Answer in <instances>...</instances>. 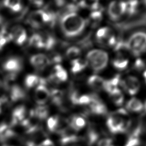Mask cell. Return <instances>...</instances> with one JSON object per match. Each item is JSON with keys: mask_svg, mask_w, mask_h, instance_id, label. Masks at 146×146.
Here are the masks:
<instances>
[{"mask_svg": "<svg viewBox=\"0 0 146 146\" xmlns=\"http://www.w3.org/2000/svg\"><path fill=\"white\" fill-rule=\"evenodd\" d=\"M87 21L76 13L63 14L60 20V26L65 36L73 38L80 35L84 30Z\"/></svg>", "mask_w": 146, "mask_h": 146, "instance_id": "cell-1", "label": "cell"}, {"mask_svg": "<svg viewBox=\"0 0 146 146\" xmlns=\"http://www.w3.org/2000/svg\"><path fill=\"white\" fill-rule=\"evenodd\" d=\"M127 50L135 56L146 52V31H137L133 33L125 42Z\"/></svg>", "mask_w": 146, "mask_h": 146, "instance_id": "cell-2", "label": "cell"}, {"mask_svg": "<svg viewBox=\"0 0 146 146\" xmlns=\"http://www.w3.org/2000/svg\"><path fill=\"white\" fill-rule=\"evenodd\" d=\"M87 64L95 72L103 70L108 62L107 52L100 49H93L88 51L86 55Z\"/></svg>", "mask_w": 146, "mask_h": 146, "instance_id": "cell-3", "label": "cell"}, {"mask_svg": "<svg viewBox=\"0 0 146 146\" xmlns=\"http://www.w3.org/2000/svg\"><path fill=\"white\" fill-rule=\"evenodd\" d=\"M55 19V14L51 10L39 9L31 12L28 17V23L34 28L44 25H52Z\"/></svg>", "mask_w": 146, "mask_h": 146, "instance_id": "cell-4", "label": "cell"}, {"mask_svg": "<svg viewBox=\"0 0 146 146\" xmlns=\"http://www.w3.org/2000/svg\"><path fill=\"white\" fill-rule=\"evenodd\" d=\"M96 39L98 43L108 47H113L117 42L113 31L108 27H103L98 29L96 33Z\"/></svg>", "mask_w": 146, "mask_h": 146, "instance_id": "cell-5", "label": "cell"}, {"mask_svg": "<svg viewBox=\"0 0 146 146\" xmlns=\"http://www.w3.org/2000/svg\"><path fill=\"white\" fill-rule=\"evenodd\" d=\"M23 63L22 59L18 57H11L6 60L3 64V70L8 74L9 77L13 79L22 69Z\"/></svg>", "mask_w": 146, "mask_h": 146, "instance_id": "cell-6", "label": "cell"}, {"mask_svg": "<svg viewBox=\"0 0 146 146\" xmlns=\"http://www.w3.org/2000/svg\"><path fill=\"white\" fill-rule=\"evenodd\" d=\"M108 15L112 21H117L125 14V2L123 1H111L107 9Z\"/></svg>", "mask_w": 146, "mask_h": 146, "instance_id": "cell-7", "label": "cell"}, {"mask_svg": "<svg viewBox=\"0 0 146 146\" xmlns=\"http://www.w3.org/2000/svg\"><path fill=\"white\" fill-rule=\"evenodd\" d=\"M120 84L123 89L131 95L137 94L140 88L139 80L133 75H128L123 80H120Z\"/></svg>", "mask_w": 146, "mask_h": 146, "instance_id": "cell-8", "label": "cell"}, {"mask_svg": "<svg viewBox=\"0 0 146 146\" xmlns=\"http://www.w3.org/2000/svg\"><path fill=\"white\" fill-rule=\"evenodd\" d=\"M50 98V92L44 84L36 87L34 92V98L39 106H43L47 103Z\"/></svg>", "mask_w": 146, "mask_h": 146, "instance_id": "cell-9", "label": "cell"}, {"mask_svg": "<svg viewBox=\"0 0 146 146\" xmlns=\"http://www.w3.org/2000/svg\"><path fill=\"white\" fill-rule=\"evenodd\" d=\"M9 32L11 40L14 41L17 44L21 46L26 41L27 33L22 26L19 25L14 26Z\"/></svg>", "mask_w": 146, "mask_h": 146, "instance_id": "cell-10", "label": "cell"}, {"mask_svg": "<svg viewBox=\"0 0 146 146\" xmlns=\"http://www.w3.org/2000/svg\"><path fill=\"white\" fill-rule=\"evenodd\" d=\"M30 62L34 68L40 71L48 66L50 63V59L44 54H37L30 58Z\"/></svg>", "mask_w": 146, "mask_h": 146, "instance_id": "cell-11", "label": "cell"}, {"mask_svg": "<svg viewBox=\"0 0 146 146\" xmlns=\"http://www.w3.org/2000/svg\"><path fill=\"white\" fill-rule=\"evenodd\" d=\"M68 74L66 70L59 64H56L54 67L50 76V80L54 83H61L67 80Z\"/></svg>", "mask_w": 146, "mask_h": 146, "instance_id": "cell-12", "label": "cell"}, {"mask_svg": "<svg viewBox=\"0 0 146 146\" xmlns=\"http://www.w3.org/2000/svg\"><path fill=\"white\" fill-rule=\"evenodd\" d=\"M92 100L88 104L91 113L95 115H104L107 110L105 104L95 95H91Z\"/></svg>", "mask_w": 146, "mask_h": 146, "instance_id": "cell-13", "label": "cell"}, {"mask_svg": "<svg viewBox=\"0 0 146 146\" xmlns=\"http://www.w3.org/2000/svg\"><path fill=\"white\" fill-rule=\"evenodd\" d=\"M27 111L26 108L23 106H19L17 107L13 111L11 124L16 125L21 124L26 118Z\"/></svg>", "mask_w": 146, "mask_h": 146, "instance_id": "cell-14", "label": "cell"}, {"mask_svg": "<svg viewBox=\"0 0 146 146\" xmlns=\"http://www.w3.org/2000/svg\"><path fill=\"white\" fill-rule=\"evenodd\" d=\"M75 131L70 127L66 128L61 133L60 142L62 144H66L70 143H72L77 140V136Z\"/></svg>", "mask_w": 146, "mask_h": 146, "instance_id": "cell-15", "label": "cell"}, {"mask_svg": "<svg viewBox=\"0 0 146 146\" xmlns=\"http://www.w3.org/2000/svg\"><path fill=\"white\" fill-rule=\"evenodd\" d=\"M105 80L98 75H92L87 79L88 86L95 91H100L103 90Z\"/></svg>", "mask_w": 146, "mask_h": 146, "instance_id": "cell-16", "label": "cell"}, {"mask_svg": "<svg viewBox=\"0 0 146 146\" xmlns=\"http://www.w3.org/2000/svg\"><path fill=\"white\" fill-rule=\"evenodd\" d=\"M42 84H45L44 79L35 74L27 75L25 79V84L27 88H32Z\"/></svg>", "mask_w": 146, "mask_h": 146, "instance_id": "cell-17", "label": "cell"}, {"mask_svg": "<svg viewBox=\"0 0 146 146\" xmlns=\"http://www.w3.org/2000/svg\"><path fill=\"white\" fill-rule=\"evenodd\" d=\"M39 34L42 39L43 48L47 50L52 48L55 44L54 37L47 32L42 31Z\"/></svg>", "mask_w": 146, "mask_h": 146, "instance_id": "cell-18", "label": "cell"}, {"mask_svg": "<svg viewBox=\"0 0 146 146\" xmlns=\"http://www.w3.org/2000/svg\"><path fill=\"white\" fill-rule=\"evenodd\" d=\"M128 62L127 58L125 57L121 52H118L112 60V64L115 68L119 70H123L127 67Z\"/></svg>", "mask_w": 146, "mask_h": 146, "instance_id": "cell-19", "label": "cell"}, {"mask_svg": "<svg viewBox=\"0 0 146 146\" xmlns=\"http://www.w3.org/2000/svg\"><path fill=\"white\" fill-rule=\"evenodd\" d=\"M87 65L86 59L80 58L73 59L71 62V71L73 74H78L84 70Z\"/></svg>", "mask_w": 146, "mask_h": 146, "instance_id": "cell-20", "label": "cell"}, {"mask_svg": "<svg viewBox=\"0 0 146 146\" xmlns=\"http://www.w3.org/2000/svg\"><path fill=\"white\" fill-rule=\"evenodd\" d=\"M120 82V75H115L112 78L110 79L104 81L103 90L106 92L110 93L113 90L118 88V85Z\"/></svg>", "mask_w": 146, "mask_h": 146, "instance_id": "cell-21", "label": "cell"}, {"mask_svg": "<svg viewBox=\"0 0 146 146\" xmlns=\"http://www.w3.org/2000/svg\"><path fill=\"white\" fill-rule=\"evenodd\" d=\"M85 119L80 116L75 115L71 117L69 121L70 127L75 131H78L83 128L86 125Z\"/></svg>", "mask_w": 146, "mask_h": 146, "instance_id": "cell-22", "label": "cell"}, {"mask_svg": "<svg viewBox=\"0 0 146 146\" xmlns=\"http://www.w3.org/2000/svg\"><path fill=\"white\" fill-rule=\"evenodd\" d=\"M25 96L23 90L18 86L14 85L10 89V98L13 102H17L23 99Z\"/></svg>", "mask_w": 146, "mask_h": 146, "instance_id": "cell-23", "label": "cell"}, {"mask_svg": "<svg viewBox=\"0 0 146 146\" xmlns=\"http://www.w3.org/2000/svg\"><path fill=\"white\" fill-rule=\"evenodd\" d=\"M78 6L82 8H86L92 11L100 10L99 0H80Z\"/></svg>", "mask_w": 146, "mask_h": 146, "instance_id": "cell-24", "label": "cell"}, {"mask_svg": "<svg viewBox=\"0 0 146 146\" xmlns=\"http://www.w3.org/2000/svg\"><path fill=\"white\" fill-rule=\"evenodd\" d=\"M102 13L101 10H96L92 11L89 15L87 22L91 25V26L95 27L99 25L102 20Z\"/></svg>", "mask_w": 146, "mask_h": 146, "instance_id": "cell-25", "label": "cell"}, {"mask_svg": "<svg viewBox=\"0 0 146 146\" xmlns=\"http://www.w3.org/2000/svg\"><path fill=\"white\" fill-rule=\"evenodd\" d=\"M127 110L133 112L141 111L143 108V104L140 100L137 98H133L128 100L126 104Z\"/></svg>", "mask_w": 146, "mask_h": 146, "instance_id": "cell-26", "label": "cell"}, {"mask_svg": "<svg viewBox=\"0 0 146 146\" xmlns=\"http://www.w3.org/2000/svg\"><path fill=\"white\" fill-rule=\"evenodd\" d=\"M110 98L116 106H121L124 102V95L121 91L117 88L109 93Z\"/></svg>", "mask_w": 146, "mask_h": 146, "instance_id": "cell-27", "label": "cell"}, {"mask_svg": "<svg viewBox=\"0 0 146 146\" xmlns=\"http://www.w3.org/2000/svg\"><path fill=\"white\" fill-rule=\"evenodd\" d=\"M3 5L15 13L19 12L22 9V4L21 0H3Z\"/></svg>", "mask_w": 146, "mask_h": 146, "instance_id": "cell-28", "label": "cell"}, {"mask_svg": "<svg viewBox=\"0 0 146 146\" xmlns=\"http://www.w3.org/2000/svg\"><path fill=\"white\" fill-rule=\"evenodd\" d=\"M125 2V14L129 15L135 14L138 9L139 3L138 0H127Z\"/></svg>", "mask_w": 146, "mask_h": 146, "instance_id": "cell-29", "label": "cell"}, {"mask_svg": "<svg viewBox=\"0 0 146 146\" xmlns=\"http://www.w3.org/2000/svg\"><path fill=\"white\" fill-rule=\"evenodd\" d=\"M14 132L12 129L7 125L1 124H0V140H5L14 135Z\"/></svg>", "mask_w": 146, "mask_h": 146, "instance_id": "cell-30", "label": "cell"}, {"mask_svg": "<svg viewBox=\"0 0 146 146\" xmlns=\"http://www.w3.org/2000/svg\"><path fill=\"white\" fill-rule=\"evenodd\" d=\"M35 116L38 120H43L46 119L48 114V109L46 106H39L34 110L32 111Z\"/></svg>", "mask_w": 146, "mask_h": 146, "instance_id": "cell-31", "label": "cell"}, {"mask_svg": "<svg viewBox=\"0 0 146 146\" xmlns=\"http://www.w3.org/2000/svg\"><path fill=\"white\" fill-rule=\"evenodd\" d=\"M81 54V50L77 46H74L68 47L66 51V56L70 59L78 58Z\"/></svg>", "mask_w": 146, "mask_h": 146, "instance_id": "cell-32", "label": "cell"}, {"mask_svg": "<svg viewBox=\"0 0 146 146\" xmlns=\"http://www.w3.org/2000/svg\"><path fill=\"white\" fill-rule=\"evenodd\" d=\"M11 40V35L9 31L6 29H2L0 30V50Z\"/></svg>", "mask_w": 146, "mask_h": 146, "instance_id": "cell-33", "label": "cell"}, {"mask_svg": "<svg viewBox=\"0 0 146 146\" xmlns=\"http://www.w3.org/2000/svg\"><path fill=\"white\" fill-rule=\"evenodd\" d=\"M29 44L35 48H43L42 39L39 33H35L31 35L29 39Z\"/></svg>", "mask_w": 146, "mask_h": 146, "instance_id": "cell-34", "label": "cell"}, {"mask_svg": "<svg viewBox=\"0 0 146 146\" xmlns=\"http://www.w3.org/2000/svg\"><path fill=\"white\" fill-rule=\"evenodd\" d=\"M59 117L57 116H54L49 117L47 121V125L48 129L51 132H56L58 123H59Z\"/></svg>", "mask_w": 146, "mask_h": 146, "instance_id": "cell-35", "label": "cell"}, {"mask_svg": "<svg viewBox=\"0 0 146 146\" xmlns=\"http://www.w3.org/2000/svg\"><path fill=\"white\" fill-rule=\"evenodd\" d=\"M98 134L92 129H90L86 136V141L87 144L90 146L94 144L98 139Z\"/></svg>", "mask_w": 146, "mask_h": 146, "instance_id": "cell-36", "label": "cell"}, {"mask_svg": "<svg viewBox=\"0 0 146 146\" xmlns=\"http://www.w3.org/2000/svg\"><path fill=\"white\" fill-rule=\"evenodd\" d=\"M92 100L91 95H80L78 100V104L80 105H88Z\"/></svg>", "mask_w": 146, "mask_h": 146, "instance_id": "cell-37", "label": "cell"}, {"mask_svg": "<svg viewBox=\"0 0 146 146\" xmlns=\"http://www.w3.org/2000/svg\"><path fill=\"white\" fill-rule=\"evenodd\" d=\"M140 143L138 136H129L125 146H137Z\"/></svg>", "mask_w": 146, "mask_h": 146, "instance_id": "cell-38", "label": "cell"}, {"mask_svg": "<svg viewBox=\"0 0 146 146\" xmlns=\"http://www.w3.org/2000/svg\"><path fill=\"white\" fill-rule=\"evenodd\" d=\"M145 67V62L141 59H137L134 63V67L136 70L141 71L144 69Z\"/></svg>", "mask_w": 146, "mask_h": 146, "instance_id": "cell-39", "label": "cell"}, {"mask_svg": "<svg viewBox=\"0 0 146 146\" xmlns=\"http://www.w3.org/2000/svg\"><path fill=\"white\" fill-rule=\"evenodd\" d=\"M98 146H113L112 144V141L108 138H105L101 139L98 142Z\"/></svg>", "mask_w": 146, "mask_h": 146, "instance_id": "cell-40", "label": "cell"}, {"mask_svg": "<svg viewBox=\"0 0 146 146\" xmlns=\"http://www.w3.org/2000/svg\"><path fill=\"white\" fill-rule=\"evenodd\" d=\"M38 146H55V145L51 140L46 139L42 141Z\"/></svg>", "mask_w": 146, "mask_h": 146, "instance_id": "cell-41", "label": "cell"}, {"mask_svg": "<svg viewBox=\"0 0 146 146\" xmlns=\"http://www.w3.org/2000/svg\"><path fill=\"white\" fill-rule=\"evenodd\" d=\"M54 3L56 6L62 7L66 5V0H54Z\"/></svg>", "mask_w": 146, "mask_h": 146, "instance_id": "cell-42", "label": "cell"}, {"mask_svg": "<svg viewBox=\"0 0 146 146\" xmlns=\"http://www.w3.org/2000/svg\"><path fill=\"white\" fill-rule=\"evenodd\" d=\"M31 1L36 6H40L43 3V0H31Z\"/></svg>", "mask_w": 146, "mask_h": 146, "instance_id": "cell-43", "label": "cell"}, {"mask_svg": "<svg viewBox=\"0 0 146 146\" xmlns=\"http://www.w3.org/2000/svg\"><path fill=\"white\" fill-rule=\"evenodd\" d=\"M143 77H144V78L145 79V81L146 82V70H145L143 72Z\"/></svg>", "mask_w": 146, "mask_h": 146, "instance_id": "cell-44", "label": "cell"}, {"mask_svg": "<svg viewBox=\"0 0 146 146\" xmlns=\"http://www.w3.org/2000/svg\"><path fill=\"white\" fill-rule=\"evenodd\" d=\"M1 111H2V104H1V102L0 101V113L1 112Z\"/></svg>", "mask_w": 146, "mask_h": 146, "instance_id": "cell-45", "label": "cell"}, {"mask_svg": "<svg viewBox=\"0 0 146 146\" xmlns=\"http://www.w3.org/2000/svg\"><path fill=\"white\" fill-rule=\"evenodd\" d=\"M143 108H144V110H145V111H146V102H145V103L144 106H143Z\"/></svg>", "mask_w": 146, "mask_h": 146, "instance_id": "cell-46", "label": "cell"}, {"mask_svg": "<svg viewBox=\"0 0 146 146\" xmlns=\"http://www.w3.org/2000/svg\"><path fill=\"white\" fill-rule=\"evenodd\" d=\"M143 2L144 5H145L146 6V0H143Z\"/></svg>", "mask_w": 146, "mask_h": 146, "instance_id": "cell-47", "label": "cell"}, {"mask_svg": "<svg viewBox=\"0 0 146 146\" xmlns=\"http://www.w3.org/2000/svg\"><path fill=\"white\" fill-rule=\"evenodd\" d=\"M74 1H76V0H74Z\"/></svg>", "mask_w": 146, "mask_h": 146, "instance_id": "cell-48", "label": "cell"}, {"mask_svg": "<svg viewBox=\"0 0 146 146\" xmlns=\"http://www.w3.org/2000/svg\"><path fill=\"white\" fill-rule=\"evenodd\" d=\"M30 1H31V0H30Z\"/></svg>", "mask_w": 146, "mask_h": 146, "instance_id": "cell-49", "label": "cell"}]
</instances>
